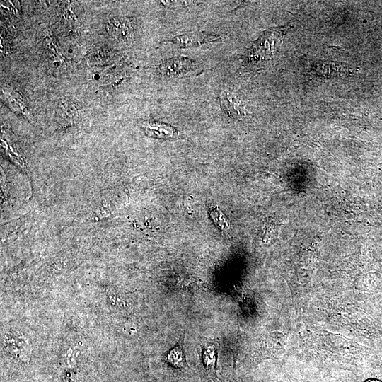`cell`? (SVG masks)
I'll list each match as a JSON object with an SVG mask.
<instances>
[{
  "instance_id": "cell-1",
  "label": "cell",
  "mask_w": 382,
  "mask_h": 382,
  "mask_svg": "<svg viewBox=\"0 0 382 382\" xmlns=\"http://www.w3.org/2000/svg\"><path fill=\"white\" fill-rule=\"evenodd\" d=\"M197 63L186 57H175L164 60L159 66L161 74L166 78L184 76L197 69Z\"/></svg>"
},
{
  "instance_id": "cell-2",
  "label": "cell",
  "mask_w": 382,
  "mask_h": 382,
  "mask_svg": "<svg viewBox=\"0 0 382 382\" xmlns=\"http://www.w3.org/2000/svg\"><path fill=\"white\" fill-rule=\"evenodd\" d=\"M110 34L124 43L132 42L134 37L135 21L126 16H115L108 23Z\"/></svg>"
},
{
  "instance_id": "cell-3",
  "label": "cell",
  "mask_w": 382,
  "mask_h": 382,
  "mask_svg": "<svg viewBox=\"0 0 382 382\" xmlns=\"http://www.w3.org/2000/svg\"><path fill=\"white\" fill-rule=\"evenodd\" d=\"M221 36L214 33L196 32L184 33L173 37L170 42L180 48L195 47L206 43L217 42Z\"/></svg>"
},
{
  "instance_id": "cell-4",
  "label": "cell",
  "mask_w": 382,
  "mask_h": 382,
  "mask_svg": "<svg viewBox=\"0 0 382 382\" xmlns=\"http://www.w3.org/2000/svg\"><path fill=\"white\" fill-rule=\"evenodd\" d=\"M140 124L145 134L150 137L166 139L179 135L178 130L168 124L152 120L142 121Z\"/></svg>"
},
{
  "instance_id": "cell-5",
  "label": "cell",
  "mask_w": 382,
  "mask_h": 382,
  "mask_svg": "<svg viewBox=\"0 0 382 382\" xmlns=\"http://www.w3.org/2000/svg\"><path fill=\"white\" fill-rule=\"evenodd\" d=\"M219 98L223 110L231 117L243 115V105L236 92L231 90L223 91L220 93Z\"/></svg>"
},
{
  "instance_id": "cell-6",
  "label": "cell",
  "mask_w": 382,
  "mask_h": 382,
  "mask_svg": "<svg viewBox=\"0 0 382 382\" xmlns=\"http://www.w3.org/2000/svg\"><path fill=\"white\" fill-rule=\"evenodd\" d=\"M184 335H183L177 344L170 349L167 355V361L176 368L187 366L185 352L183 350Z\"/></svg>"
},
{
  "instance_id": "cell-7",
  "label": "cell",
  "mask_w": 382,
  "mask_h": 382,
  "mask_svg": "<svg viewBox=\"0 0 382 382\" xmlns=\"http://www.w3.org/2000/svg\"><path fill=\"white\" fill-rule=\"evenodd\" d=\"M1 91L4 95V99L8 103L11 108L16 111H18L27 117H30V112L19 96H16L14 93L6 91L3 88L1 89Z\"/></svg>"
},
{
  "instance_id": "cell-8",
  "label": "cell",
  "mask_w": 382,
  "mask_h": 382,
  "mask_svg": "<svg viewBox=\"0 0 382 382\" xmlns=\"http://www.w3.org/2000/svg\"><path fill=\"white\" fill-rule=\"evenodd\" d=\"M217 343H209L203 347L202 360L207 369L215 367L217 354Z\"/></svg>"
},
{
  "instance_id": "cell-9",
  "label": "cell",
  "mask_w": 382,
  "mask_h": 382,
  "mask_svg": "<svg viewBox=\"0 0 382 382\" xmlns=\"http://www.w3.org/2000/svg\"><path fill=\"white\" fill-rule=\"evenodd\" d=\"M210 214L214 223L221 229L229 228V223L223 213L214 205L209 206Z\"/></svg>"
},
{
  "instance_id": "cell-10",
  "label": "cell",
  "mask_w": 382,
  "mask_h": 382,
  "mask_svg": "<svg viewBox=\"0 0 382 382\" xmlns=\"http://www.w3.org/2000/svg\"><path fill=\"white\" fill-rule=\"evenodd\" d=\"M162 5L168 8H184L187 6L194 4V1H161Z\"/></svg>"
},
{
  "instance_id": "cell-11",
  "label": "cell",
  "mask_w": 382,
  "mask_h": 382,
  "mask_svg": "<svg viewBox=\"0 0 382 382\" xmlns=\"http://www.w3.org/2000/svg\"><path fill=\"white\" fill-rule=\"evenodd\" d=\"M365 382H380V381H378V380H368V381H366Z\"/></svg>"
}]
</instances>
